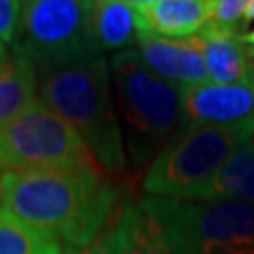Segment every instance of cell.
<instances>
[{
	"mask_svg": "<svg viewBox=\"0 0 254 254\" xmlns=\"http://www.w3.org/2000/svg\"><path fill=\"white\" fill-rule=\"evenodd\" d=\"M137 11L123 0H92L89 25H87V49L91 55L117 51L136 44Z\"/></svg>",
	"mask_w": 254,
	"mask_h": 254,
	"instance_id": "4fadbf2b",
	"label": "cell"
},
{
	"mask_svg": "<svg viewBox=\"0 0 254 254\" xmlns=\"http://www.w3.org/2000/svg\"><path fill=\"white\" fill-rule=\"evenodd\" d=\"M123 190L102 172L19 170L0 175V205L21 222L57 239L83 247L123 209Z\"/></svg>",
	"mask_w": 254,
	"mask_h": 254,
	"instance_id": "6da1fadb",
	"label": "cell"
},
{
	"mask_svg": "<svg viewBox=\"0 0 254 254\" xmlns=\"http://www.w3.org/2000/svg\"><path fill=\"white\" fill-rule=\"evenodd\" d=\"M23 2H25V0H23Z\"/></svg>",
	"mask_w": 254,
	"mask_h": 254,
	"instance_id": "cb8c5ba5",
	"label": "cell"
},
{
	"mask_svg": "<svg viewBox=\"0 0 254 254\" xmlns=\"http://www.w3.org/2000/svg\"><path fill=\"white\" fill-rule=\"evenodd\" d=\"M249 2L251 0H215L213 15H211L207 27L241 34L247 28L245 13Z\"/></svg>",
	"mask_w": 254,
	"mask_h": 254,
	"instance_id": "ac0fdd59",
	"label": "cell"
},
{
	"mask_svg": "<svg viewBox=\"0 0 254 254\" xmlns=\"http://www.w3.org/2000/svg\"><path fill=\"white\" fill-rule=\"evenodd\" d=\"M200 254H254V205L181 200Z\"/></svg>",
	"mask_w": 254,
	"mask_h": 254,
	"instance_id": "ba28073f",
	"label": "cell"
},
{
	"mask_svg": "<svg viewBox=\"0 0 254 254\" xmlns=\"http://www.w3.org/2000/svg\"><path fill=\"white\" fill-rule=\"evenodd\" d=\"M194 201H243L254 205V145H241Z\"/></svg>",
	"mask_w": 254,
	"mask_h": 254,
	"instance_id": "5bb4252c",
	"label": "cell"
},
{
	"mask_svg": "<svg viewBox=\"0 0 254 254\" xmlns=\"http://www.w3.org/2000/svg\"><path fill=\"white\" fill-rule=\"evenodd\" d=\"M38 91L42 100L79 134L102 172H125L128 160L123 128L104 55H89L40 72Z\"/></svg>",
	"mask_w": 254,
	"mask_h": 254,
	"instance_id": "7a4b0ae2",
	"label": "cell"
},
{
	"mask_svg": "<svg viewBox=\"0 0 254 254\" xmlns=\"http://www.w3.org/2000/svg\"><path fill=\"white\" fill-rule=\"evenodd\" d=\"M215 0H158L136 9L139 34L192 38L209 25Z\"/></svg>",
	"mask_w": 254,
	"mask_h": 254,
	"instance_id": "7c38bea8",
	"label": "cell"
},
{
	"mask_svg": "<svg viewBox=\"0 0 254 254\" xmlns=\"http://www.w3.org/2000/svg\"><path fill=\"white\" fill-rule=\"evenodd\" d=\"M196 127H254V81L185 87L179 132Z\"/></svg>",
	"mask_w": 254,
	"mask_h": 254,
	"instance_id": "9c48e42d",
	"label": "cell"
},
{
	"mask_svg": "<svg viewBox=\"0 0 254 254\" xmlns=\"http://www.w3.org/2000/svg\"><path fill=\"white\" fill-rule=\"evenodd\" d=\"M253 136L254 127H196L177 132L149 166L143 192L194 201L228 158Z\"/></svg>",
	"mask_w": 254,
	"mask_h": 254,
	"instance_id": "277c9868",
	"label": "cell"
},
{
	"mask_svg": "<svg viewBox=\"0 0 254 254\" xmlns=\"http://www.w3.org/2000/svg\"><path fill=\"white\" fill-rule=\"evenodd\" d=\"M123 211L125 205L109 220L108 226L89 243H85L83 247H63V254H123V241H125Z\"/></svg>",
	"mask_w": 254,
	"mask_h": 254,
	"instance_id": "e0dca14e",
	"label": "cell"
},
{
	"mask_svg": "<svg viewBox=\"0 0 254 254\" xmlns=\"http://www.w3.org/2000/svg\"><path fill=\"white\" fill-rule=\"evenodd\" d=\"M245 23H247V27H249L251 23H254V0L249 2V8H247V13H245Z\"/></svg>",
	"mask_w": 254,
	"mask_h": 254,
	"instance_id": "44dd1931",
	"label": "cell"
},
{
	"mask_svg": "<svg viewBox=\"0 0 254 254\" xmlns=\"http://www.w3.org/2000/svg\"><path fill=\"white\" fill-rule=\"evenodd\" d=\"M243 42L249 46V49H251V53H253V57H254V30L247 32V34H243Z\"/></svg>",
	"mask_w": 254,
	"mask_h": 254,
	"instance_id": "7402d4cb",
	"label": "cell"
},
{
	"mask_svg": "<svg viewBox=\"0 0 254 254\" xmlns=\"http://www.w3.org/2000/svg\"><path fill=\"white\" fill-rule=\"evenodd\" d=\"M19 170L102 172L79 134L42 98L0 128V172Z\"/></svg>",
	"mask_w": 254,
	"mask_h": 254,
	"instance_id": "5b68a950",
	"label": "cell"
},
{
	"mask_svg": "<svg viewBox=\"0 0 254 254\" xmlns=\"http://www.w3.org/2000/svg\"><path fill=\"white\" fill-rule=\"evenodd\" d=\"M6 57H8V55H6V46L0 42V61H2V59H6Z\"/></svg>",
	"mask_w": 254,
	"mask_h": 254,
	"instance_id": "603a6c76",
	"label": "cell"
},
{
	"mask_svg": "<svg viewBox=\"0 0 254 254\" xmlns=\"http://www.w3.org/2000/svg\"><path fill=\"white\" fill-rule=\"evenodd\" d=\"M21 0H0V42L6 46L15 36L21 17Z\"/></svg>",
	"mask_w": 254,
	"mask_h": 254,
	"instance_id": "d6986e66",
	"label": "cell"
},
{
	"mask_svg": "<svg viewBox=\"0 0 254 254\" xmlns=\"http://www.w3.org/2000/svg\"><path fill=\"white\" fill-rule=\"evenodd\" d=\"M123 254H200L181 200L147 196L123 211Z\"/></svg>",
	"mask_w": 254,
	"mask_h": 254,
	"instance_id": "52a82bcc",
	"label": "cell"
},
{
	"mask_svg": "<svg viewBox=\"0 0 254 254\" xmlns=\"http://www.w3.org/2000/svg\"><path fill=\"white\" fill-rule=\"evenodd\" d=\"M0 254H63V245L0 205Z\"/></svg>",
	"mask_w": 254,
	"mask_h": 254,
	"instance_id": "2e32d148",
	"label": "cell"
},
{
	"mask_svg": "<svg viewBox=\"0 0 254 254\" xmlns=\"http://www.w3.org/2000/svg\"><path fill=\"white\" fill-rule=\"evenodd\" d=\"M38 73L30 61L11 55L0 61V128L36 100Z\"/></svg>",
	"mask_w": 254,
	"mask_h": 254,
	"instance_id": "9a60e30c",
	"label": "cell"
},
{
	"mask_svg": "<svg viewBox=\"0 0 254 254\" xmlns=\"http://www.w3.org/2000/svg\"><path fill=\"white\" fill-rule=\"evenodd\" d=\"M123 2H127L128 6H132V8H145V6H151L154 2H158V0H123Z\"/></svg>",
	"mask_w": 254,
	"mask_h": 254,
	"instance_id": "ffe728a7",
	"label": "cell"
},
{
	"mask_svg": "<svg viewBox=\"0 0 254 254\" xmlns=\"http://www.w3.org/2000/svg\"><path fill=\"white\" fill-rule=\"evenodd\" d=\"M209 79L217 85L254 81V57L243 34L205 27L196 34Z\"/></svg>",
	"mask_w": 254,
	"mask_h": 254,
	"instance_id": "8fae6325",
	"label": "cell"
},
{
	"mask_svg": "<svg viewBox=\"0 0 254 254\" xmlns=\"http://www.w3.org/2000/svg\"><path fill=\"white\" fill-rule=\"evenodd\" d=\"M109 75L121 111L127 160L139 170L179 132L183 87L156 75L134 49L111 57Z\"/></svg>",
	"mask_w": 254,
	"mask_h": 254,
	"instance_id": "3957f363",
	"label": "cell"
},
{
	"mask_svg": "<svg viewBox=\"0 0 254 254\" xmlns=\"http://www.w3.org/2000/svg\"><path fill=\"white\" fill-rule=\"evenodd\" d=\"M137 53L156 75L179 87L207 83V68L196 38H162L137 34Z\"/></svg>",
	"mask_w": 254,
	"mask_h": 254,
	"instance_id": "30bf717a",
	"label": "cell"
},
{
	"mask_svg": "<svg viewBox=\"0 0 254 254\" xmlns=\"http://www.w3.org/2000/svg\"><path fill=\"white\" fill-rule=\"evenodd\" d=\"M91 4L92 0H25L11 40L15 55L30 61L36 73L89 57Z\"/></svg>",
	"mask_w": 254,
	"mask_h": 254,
	"instance_id": "8992f818",
	"label": "cell"
}]
</instances>
